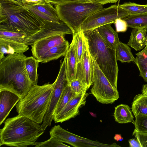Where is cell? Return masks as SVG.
<instances>
[{"label":"cell","instance_id":"obj_12","mask_svg":"<svg viewBox=\"0 0 147 147\" xmlns=\"http://www.w3.org/2000/svg\"><path fill=\"white\" fill-rule=\"evenodd\" d=\"M88 95L86 92L73 97L59 113L54 116L53 120L55 123H62L79 114L80 109L85 105Z\"/></svg>","mask_w":147,"mask_h":147},{"label":"cell","instance_id":"obj_44","mask_svg":"<svg viewBox=\"0 0 147 147\" xmlns=\"http://www.w3.org/2000/svg\"><path fill=\"white\" fill-rule=\"evenodd\" d=\"M141 51L144 53L146 54L147 55V44L145 48Z\"/></svg>","mask_w":147,"mask_h":147},{"label":"cell","instance_id":"obj_25","mask_svg":"<svg viewBox=\"0 0 147 147\" xmlns=\"http://www.w3.org/2000/svg\"><path fill=\"white\" fill-rule=\"evenodd\" d=\"M131 109L134 116L147 115V96L142 94L136 95L132 103Z\"/></svg>","mask_w":147,"mask_h":147},{"label":"cell","instance_id":"obj_17","mask_svg":"<svg viewBox=\"0 0 147 147\" xmlns=\"http://www.w3.org/2000/svg\"><path fill=\"white\" fill-rule=\"evenodd\" d=\"M85 39L84 49L81 62L85 81L90 88L93 84L94 66L93 59L89 52L86 38Z\"/></svg>","mask_w":147,"mask_h":147},{"label":"cell","instance_id":"obj_31","mask_svg":"<svg viewBox=\"0 0 147 147\" xmlns=\"http://www.w3.org/2000/svg\"><path fill=\"white\" fill-rule=\"evenodd\" d=\"M26 37L24 34L22 33L0 30V38L9 39L25 44V39Z\"/></svg>","mask_w":147,"mask_h":147},{"label":"cell","instance_id":"obj_33","mask_svg":"<svg viewBox=\"0 0 147 147\" xmlns=\"http://www.w3.org/2000/svg\"><path fill=\"white\" fill-rule=\"evenodd\" d=\"M135 116L136 119L133 123L135 129L138 131L147 132V115H137Z\"/></svg>","mask_w":147,"mask_h":147},{"label":"cell","instance_id":"obj_23","mask_svg":"<svg viewBox=\"0 0 147 147\" xmlns=\"http://www.w3.org/2000/svg\"><path fill=\"white\" fill-rule=\"evenodd\" d=\"M115 51L117 61L122 63L135 62V58L127 44L120 42L117 45Z\"/></svg>","mask_w":147,"mask_h":147},{"label":"cell","instance_id":"obj_34","mask_svg":"<svg viewBox=\"0 0 147 147\" xmlns=\"http://www.w3.org/2000/svg\"><path fill=\"white\" fill-rule=\"evenodd\" d=\"M35 147H70L66 145L53 136H50V138L47 140L42 142H36L35 144Z\"/></svg>","mask_w":147,"mask_h":147},{"label":"cell","instance_id":"obj_38","mask_svg":"<svg viewBox=\"0 0 147 147\" xmlns=\"http://www.w3.org/2000/svg\"><path fill=\"white\" fill-rule=\"evenodd\" d=\"M128 142L130 147H141L139 141L136 137L129 140Z\"/></svg>","mask_w":147,"mask_h":147},{"label":"cell","instance_id":"obj_40","mask_svg":"<svg viewBox=\"0 0 147 147\" xmlns=\"http://www.w3.org/2000/svg\"><path fill=\"white\" fill-rule=\"evenodd\" d=\"M24 3L28 4L42 3L46 2L44 0H23Z\"/></svg>","mask_w":147,"mask_h":147},{"label":"cell","instance_id":"obj_18","mask_svg":"<svg viewBox=\"0 0 147 147\" xmlns=\"http://www.w3.org/2000/svg\"><path fill=\"white\" fill-rule=\"evenodd\" d=\"M72 35V41L65 56L69 81L76 78L78 63L75 49L76 33H74Z\"/></svg>","mask_w":147,"mask_h":147},{"label":"cell","instance_id":"obj_8","mask_svg":"<svg viewBox=\"0 0 147 147\" xmlns=\"http://www.w3.org/2000/svg\"><path fill=\"white\" fill-rule=\"evenodd\" d=\"M129 14L119 5H114L103 8L94 13L80 27L83 32L88 31L108 24L114 23L116 19H123Z\"/></svg>","mask_w":147,"mask_h":147},{"label":"cell","instance_id":"obj_21","mask_svg":"<svg viewBox=\"0 0 147 147\" xmlns=\"http://www.w3.org/2000/svg\"><path fill=\"white\" fill-rule=\"evenodd\" d=\"M67 42L55 46L47 51L38 59L39 62L46 63L65 56L69 47Z\"/></svg>","mask_w":147,"mask_h":147},{"label":"cell","instance_id":"obj_30","mask_svg":"<svg viewBox=\"0 0 147 147\" xmlns=\"http://www.w3.org/2000/svg\"><path fill=\"white\" fill-rule=\"evenodd\" d=\"M75 33L76 37L75 49L77 63H78L81 61L84 48L86 39L84 32L80 28L78 31Z\"/></svg>","mask_w":147,"mask_h":147},{"label":"cell","instance_id":"obj_11","mask_svg":"<svg viewBox=\"0 0 147 147\" xmlns=\"http://www.w3.org/2000/svg\"><path fill=\"white\" fill-rule=\"evenodd\" d=\"M45 25L40 31L26 38V44L31 46L36 41L52 35L64 36L67 34L73 35V34L72 30L62 22H56L45 21Z\"/></svg>","mask_w":147,"mask_h":147},{"label":"cell","instance_id":"obj_29","mask_svg":"<svg viewBox=\"0 0 147 147\" xmlns=\"http://www.w3.org/2000/svg\"><path fill=\"white\" fill-rule=\"evenodd\" d=\"M136 54V57L134 62L139 69V76L147 82V55L141 51Z\"/></svg>","mask_w":147,"mask_h":147},{"label":"cell","instance_id":"obj_42","mask_svg":"<svg viewBox=\"0 0 147 147\" xmlns=\"http://www.w3.org/2000/svg\"><path fill=\"white\" fill-rule=\"evenodd\" d=\"M114 139L117 141L120 140H123V138L121 137L120 134L115 135L114 137Z\"/></svg>","mask_w":147,"mask_h":147},{"label":"cell","instance_id":"obj_39","mask_svg":"<svg viewBox=\"0 0 147 147\" xmlns=\"http://www.w3.org/2000/svg\"><path fill=\"white\" fill-rule=\"evenodd\" d=\"M119 0H93L92 1L103 5L108 3L117 2Z\"/></svg>","mask_w":147,"mask_h":147},{"label":"cell","instance_id":"obj_36","mask_svg":"<svg viewBox=\"0 0 147 147\" xmlns=\"http://www.w3.org/2000/svg\"><path fill=\"white\" fill-rule=\"evenodd\" d=\"M114 24L117 32H124L127 31L128 28L127 24L124 19L121 18H117Z\"/></svg>","mask_w":147,"mask_h":147},{"label":"cell","instance_id":"obj_3","mask_svg":"<svg viewBox=\"0 0 147 147\" xmlns=\"http://www.w3.org/2000/svg\"><path fill=\"white\" fill-rule=\"evenodd\" d=\"M23 54L8 55L0 61V89L14 93L21 99L33 85L27 73Z\"/></svg>","mask_w":147,"mask_h":147},{"label":"cell","instance_id":"obj_4","mask_svg":"<svg viewBox=\"0 0 147 147\" xmlns=\"http://www.w3.org/2000/svg\"><path fill=\"white\" fill-rule=\"evenodd\" d=\"M83 32L92 57L112 85L117 89L118 68L115 50L107 45L96 29Z\"/></svg>","mask_w":147,"mask_h":147},{"label":"cell","instance_id":"obj_2","mask_svg":"<svg viewBox=\"0 0 147 147\" xmlns=\"http://www.w3.org/2000/svg\"><path fill=\"white\" fill-rule=\"evenodd\" d=\"M39 124L20 114L7 119L0 130V146L26 147L34 145L45 131Z\"/></svg>","mask_w":147,"mask_h":147},{"label":"cell","instance_id":"obj_10","mask_svg":"<svg viewBox=\"0 0 147 147\" xmlns=\"http://www.w3.org/2000/svg\"><path fill=\"white\" fill-rule=\"evenodd\" d=\"M50 136H53L62 142L75 147H119L115 143L111 144L102 143L76 135L62 128L59 125H55L49 131Z\"/></svg>","mask_w":147,"mask_h":147},{"label":"cell","instance_id":"obj_27","mask_svg":"<svg viewBox=\"0 0 147 147\" xmlns=\"http://www.w3.org/2000/svg\"><path fill=\"white\" fill-rule=\"evenodd\" d=\"M76 95L72 90L69 83L63 90L56 107L54 115L59 113L68 102Z\"/></svg>","mask_w":147,"mask_h":147},{"label":"cell","instance_id":"obj_9","mask_svg":"<svg viewBox=\"0 0 147 147\" xmlns=\"http://www.w3.org/2000/svg\"><path fill=\"white\" fill-rule=\"evenodd\" d=\"M69 83L66 60L64 57L61 64L58 75L53 83V88L49 104L41 125L44 130L48 126L51 125L55 111L61 94L65 88Z\"/></svg>","mask_w":147,"mask_h":147},{"label":"cell","instance_id":"obj_20","mask_svg":"<svg viewBox=\"0 0 147 147\" xmlns=\"http://www.w3.org/2000/svg\"><path fill=\"white\" fill-rule=\"evenodd\" d=\"M111 24L105 25L96 29L107 45L115 50L120 41L117 32L114 30Z\"/></svg>","mask_w":147,"mask_h":147},{"label":"cell","instance_id":"obj_37","mask_svg":"<svg viewBox=\"0 0 147 147\" xmlns=\"http://www.w3.org/2000/svg\"><path fill=\"white\" fill-rule=\"evenodd\" d=\"M46 2L52 4L56 5L58 4L78 2H87L92 1L93 0H44Z\"/></svg>","mask_w":147,"mask_h":147},{"label":"cell","instance_id":"obj_5","mask_svg":"<svg viewBox=\"0 0 147 147\" xmlns=\"http://www.w3.org/2000/svg\"><path fill=\"white\" fill-rule=\"evenodd\" d=\"M54 84L34 85L26 95L17 104L18 114L41 124L48 109Z\"/></svg>","mask_w":147,"mask_h":147},{"label":"cell","instance_id":"obj_16","mask_svg":"<svg viewBox=\"0 0 147 147\" xmlns=\"http://www.w3.org/2000/svg\"><path fill=\"white\" fill-rule=\"evenodd\" d=\"M29 49L28 45L25 43L0 38V61L5 57L4 54H22Z\"/></svg>","mask_w":147,"mask_h":147},{"label":"cell","instance_id":"obj_13","mask_svg":"<svg viewBox=\"0 0 147 147\" xmlns=\"http://www.w3.org/2000/svg\"><path fill=\"white\" fill-rule=\"evenodd\" d=\"M68 42L64 36L60 35L50 36L36 41L31 45L33 56L38 59L52 47Z\"/></svg>","mask_w":147,"mask_h":147},{"label":"cell","instance_id":"obj_32","mask_svg":"<svg viewBox=\"0 0 147 147\" xmlns=\"http://www.w3.org/2000/svg\"><path fill=\"white\" fill-rule=\"evenodd\" d=\"M69 82L72 90L76 95L85 93L89 88L84 82L77 78L69 81Z\"/></svg>","mask_w":147,"mask_h":147},{"label":"cell","instance_id":"obj_14","mask_svg":"<svg viewBox=\"0 0 147 147\" xmlns=\"http://www.w3.org/2000/svg\"><path fill=\"white\" fill-rule=\"evenodd\" d=\"M24 5L44 21L60 22L55 8L49 3L32 4L24 3Z\"/></svg>","mask_w":147,"mask_h":147},{"label":"cell","instance_id":"obj_6","mask_svg":"<svg viewBox=\"0 0 147 147\" xmlns=\"http://www.w3.org/2000/svg\"><path fill=\"white\" fill-rule=\"evenodd\" d=\"M55 8L60 20L68 26L74 33L89 16L103 8V6L92 1L60 3L55 5Z\"/></svg>","mask_w":147,"mask_h":147},{"label":"cell","instance_id":"obj_1","mask_svg":"<svg viewBox=\"0 0 147 147\" xmlns=\"http://www.w3.org/2000/svg\"><path fill=\"white\" fill-rule=\"evenodd\" d=\"M45 21L24 5L0 0V30L23 33L27 37L40 31Z\"/></svg>","mask_w":147,"mask_h":147},{"label":"cell","instance_id":"obj_7","mask_svg":"<svg viewBox=\"0 0 147 147\" xmlns=\"http://www.w3.org/2000/svg\"><path fill=\"white\" fill-rule=\"evenodd\" d=\"M92 59L94 71L91 93L98 102L103 104H112L119 98L117 89L112 85L95 61Z\"/></svg>","mask_w":147,"mask_h":147},{"label":"cell","instance_id":"obj_22","mask_svg":"<svg viewBox=\"0 0 147 147\" xmlns=\"http://www.w3.org/2000/svg\"><path fill=\"white\" fill-rule=\"evenodd\" d=\"M113 115L119 123H133L134 121L130 108L127 105L121 104L115 107Z\"/></svg>","mask_w":147,"mask_h":147},{"label":"cell","instance_id":"obj_28","mask_svg":"<svg viewBox=\"0 0 147 147\" xmlns=\"http://www.w3.org/2000/svg\"><path fill=\"white\" fill-rule=\"evenodd\" d=\"M129 15H137L147 13V4L140 5L134 2H125L119 5Z\"/></svg>","mask_w":147,"mask_h":147},{"label":"cell","instance_id":"obj_35","mask_svg":"<svg viewBox=\"0 0 147 147\" xmlns=\"http://www.w3.org/2000/svg\"><path fill=\"white\" fill-rule=\"evenodd\" d=\"M132 135L138 139L141 147H147V132L138 131L135 129Z\"/></svg>","mask_w":147,"mask_h":147},{"label":"cell","instance_id":"obj_43","mask_svg":"<svg viewBox=\"0 0 147 147\" xmlns=\"http://www.w3.org/2000/svg\"><path fill=\"white\" fill-rule=\"evenodd\" d=\"M21 5H24L23 0H11Z\"/></svg>","mask_w":147,"mask_h":147},{"label":"cell","instance_id":"obj_26","mask_svg":"<svg viewBox=\"0 0 147 147\" xmlns=\"http://www.w3.org/2000/svg\"><path fill=\"white\" fill-rule=\"evenodd\" d=\"M123 19L127 23L128 28H147V13L137 15H129Z\"/></svg>","mask_w":147,"mask_h":147},{"label":"cell","instance_id":"obj_15","mask_svg":"<svg viewBox=\"0 0 147 147\" xmlns=\"http://www.w3.org/2000/svg\"><path fill=\"white\" fill-rule=\"evenodd\" d=\"M21 100L10 91L0 89V125L4 121L14 107Z\"/></svg>","mask_w":147,"mask_h":147},{"label":"cell","instance_id":"obj_24","mask_svg":"<svg viewBox=\"0 0 147 147\" xmlns=\"http://www.w3.org/2000/svg\"><path fill=\"white\" fill-rule=\"evenodd\" d=\"M39 62L33 56L26 58L25 63L28 77L33 86L37 85L38 75L37 69Z\"/></svg>","mask_w":147,"mask_h":147},{"label":"cell","instance_id":"obj_41","mask_svg":"<svg viewBox=\"0 0 147 147\" xmlns=\"http://www.w3.org/2000/svg\"><path fill=\"white\" fill-rule=\"evenodd\" d=\"M142 94L147 96V84L143 85L142 89Z\"/></svg>","mask_w":147,"mask_h":147},{"label":"cell","instance_id":"obj_19","mask_svg":"<svg viewBox=\"0 0 147 147\" xmlns=\"http://www.w3.org/2000/svg\"><path fill=\"white\" fill-rule=\"evenodd\" d=\"M147 28H133L127 45L136 51L145 47L147 44Z\"/></svg>","mask_w":147,"mask_h":147}]
</instances>
